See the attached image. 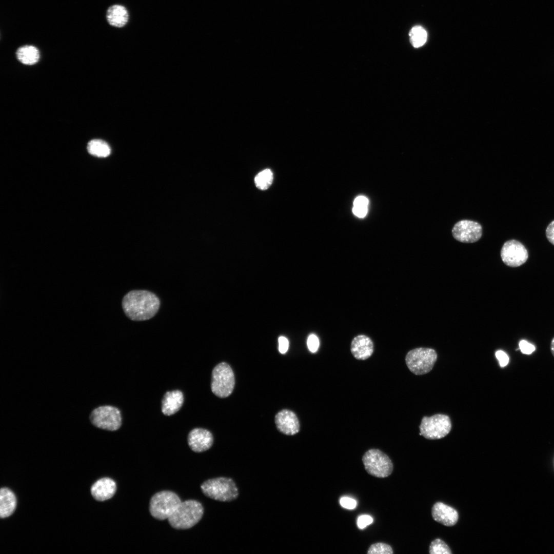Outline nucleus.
Masks as SVG:
<instances>
[{
  "mask_svg": "<svg viewBox=\"0 0 554 554\" xmlns=\"http://www.w3.org/2000/svg\"><path fill=\"white\" fill-rule=\"evenodd\" d=\"M213 443L212 433L203 428L192 429L188 436V445L195 452H201L209 449Z\"/></svg>",
  "mask_w": 554,
  "mask_h": 554,
  "instance_id": "13",
  "label": "nucleus"
},
{
  "mask_svg": "<svg viewBox=\"0 0 554 554\" xmlns=\"http://www.w3.org/2000/svg\"><path fill=\"white\" fill-rule=\"evenodd\" d=\"M550 350L553 356L554 357V337L552 338L551 342Z\"/></svg>",
  "mask_w": 554,
  "mask_h": 554,
  "instance_id": "34",
  "label": "nucleus"
},
{
  "mask_svg": "<svg viewBox=\"0 0 554 554\" xmlns=\"http://www.w3.org/2000/svg\"><path fill=\"white\" fill-rule=\"evenodd\" d=\"M409 35L410 43L415 48L423 46L427 40V32L420 26H415L412 27L409 33Z\"/></svg>",
  "mask_w": 554,
  "mask_h": 554,
  "instance_id": "22",
  "label": "nucleus"
},
{
  "mask_svg": "<svg viewBox=\"0 0 554 554\" xmlns=\"http://www.w3.org/2000/svg\"><path fill=\"white\" fill-rule=\"evenodd\" d=\"M430 554H451L448 546L442 540L437 539L431 542L429 546Z\"/></svg>",
  "mask_w": 554,
  "mask_h": 554,
  "instance_id": "25",
  "label": "nucleus"
},
{
  "mask_svg": "<svg viewBox=\"0 0 554 554\" xmlns=\"http://www.w3.org/2000/svg\"><path fill=\"white\" fill-rule=\"evenodd\" d=\"M161 305L159 298L153 292L146 290H133L126 294L122 305L126 315L134 321H142L153 318Z\"/></svg>",
  "mask_w": 554,
  "mask_h": 554,
  "instance_id": "1",
  "label": "nucleus"
},
{
  "mask_svg": "<svg viewBox=\"0 0 554 554\" xmlns=\"http://www.w3.org/2000/svg\"><path fill=\"white\" fill-rule=\"evenodd\" d=\"M106 18L110 25L120 28L127 24L128 20V13L123 6L114 5L108 8Z\"/></svg>",
  "mask_w": 554,
  "mask_h": 554,
  "instance_id": "19",
  "label": "nucleus"
},
{
  "mask_svg": "<svg viewBox=\"0 0 554 554\" xmlns=\"http://www.w3.org/2000/svg\"><path fill=\"white\" fill-rule=\"evenodd\" d=\"M307 347L311 352H315L319 347V340L314 334H311L307 339Z\"/></svg>",
  "mask_w": 554,
  "mask_h": 554,
  "instance_id": "27",
  "label": "nucleus"
},
{
  "mask_svg": "<svg viewBox=\"0 0 554 554\" xmlns=\"http://www.w3.org/2000/svg\"><path fill=\"white\" fill-rule=\"evenodd\" d=\"M181 502L174 492L169 490L162 491L151 497L149 511L155 519L164 520L171 516Z\"/></svg>",
  "mask_w": 554,
  "mask_h": 554,
  "instance_id": "4",
  "label": "nucleus"
},
{
  "mask_svg": "<svg viewBox=\"0 0 554 554\" xmlns=\"http://www.w3.org/2000/svg\"><path fill=\"white\" fill-rule=\"evenodd\" d=\"M496 356L499 362L501 367H505L508 363L509 357L503 351L500 350H498L496 352Z\"/></svg>",
  "mask_w": 554,
  "mask_h": 554,
  "instance_id": "31",
  "label": "nucleus"
},
{
  "mask_svg": "<svg viewBox=\"0 0 554 554\" xmlns=\"http://www.w3.org/2000/svg\"><path fill=\"white\" fill-rule=\"evenodd\" d=\"M373 522V519L368 515L360 516L357 520V525L360 529H363Z\"/></svg>",
  "mask_w": 554,
  "mask_h": 554,
  "instance_id": "29",
  "label": "nucleus"
},
{
  "mask_svg": "<svg viewBox=\"0 0 554 554\" xmlns=\"http://www.w3.org/2000/svg\"><path fill=\"white\" fill-rule=\"evenodd\" d=\"M235 384L233 371L230 365L222 362L213 369L211 374V389L216 396L225 398L233 392Z\"/></svg>",
  "mask_w": 554,
  "mask_h": 554,
  "instance_id": "5",
  "label": "nucleus"
},
{
  "mask_svg": "<svg viewBox=\"0 0 554 554\" xmlns=\"http://www.w3.org/2000/svg\"><path fill=\"white\" fill-rule=\"evenodd\" d=\"M275 424L278 430L288 436L298 433L300 429V422L295 413L288 409H283L275 416Z\"/></svg>",
  "mask_w": 554,
  "mask_h": 554,
  "instance_id": "12",
  "label": "nucleus"
},
{
  "mask_svg": "<svg viewBox=\"0 0 554 554\" xmlns=\"http://www.w3.org/2000/svg\"><path fill=\"white\" fill-rule=\"evenodd\" d=\"M87 150L90 154L101 157L108 156L111 152L110 147L108 144L99 139L91 140L88 143Z\"/></svg>",
  "mask_w": 554,
  "mask_h": 554,
  "instance_id": "21",
  "label": "nucleus"
},
{
  "mask_svg": "<svg viewBox=\"0 0 554 554\" xmlns=\"http://www.w3.org/2000/svg\"><path fill=\"white\" fill-rule=\"evenodd\" d=\"M183 402V394L180 390L167 391L162 401V411L166 416L173 414L180 410Z\"/></svg>",
  "mask_w": 554,
  "mask_h": 554,
  "instance_id": "17",
  "label": "nucleus"
},
{
  "mask_svg": "<svg viewBox=\"0 0 554 554\" xmlns=\"http://www.w3.org/2000/svg\"><path fill=\"white\" fill-rule=\"evenodd\" d=\"M91 424L99 429L115 431L122 425L120 410L111 405H103L94 408L89 417Z\"/></svg>",
  "mask_w": 554,
  "mask_h": 554,
  "instance_id": "8",
  "label": "nucleus"
},
{
  "mask_svg": "<svg viewBox=\"0 0 554 554\" xmlns=\"http://www.w3.org/2000/svg\"><path fill=\"white\" fill-rule=\"evenodd\" d=\"M545 233L548 241L554 245V220L548 225Z\"/></svg>",
  "mask_w": 554,
  "mask_h": 554,
  "instance_id": "33",
  "label": "nucleus"
},
{
  "mask_svg": "<svg viewBox=\"0 0 554 554\" xmlns=\"http://www.w3.org/2000/svg\"><path fill=\"white\" fill-rule=\"evenodd\" d=\"M350 351L357 360H365L370 358L374 351V345L371 339L365 335L354 337L351 343Z\"/></svg>",
  "mask_w": 554,
  "mask_h": 554,
  "instance_id": "15",
  "label": "nucleus"
},
{
  "mask_svg": "<svg viewBox=\"0 0 554 554\" xmlns=\"http://www.w3.org/2000/svg\"><path fill=\"white\" fill-rule=\"evenodd\" d=\"M452 234L453 238L459 242L474 243L482 236V227L477 222L463 220L459 221L454 225Z\"/></svg>",
  "mask_w": 554,
  "mask_h": 554,
  "instance_id": "11",
  "label": "nucleus"
},
{
  "mask_svg": "<svg viewBox=\"0 0 554 554\" xmlns=\"http://www.w3.org/2000/svg\"><path fill=\"white\" fill-rule=\"evenodd\" d=\"M279 351L282 354L285 353L288 349L289 342L288 339L283 336L280 337L278 339Z\"/></svg>",
  "mask_w": 554,
  "mask_h": 554,
  "instance_id": "32",
  "label": "nucleus"
},
{
  "mask_svg": "<svg viewBox=\"0 0 554 554\" xmlns=\"http://www.w3.org/2000/svg\"><path fill=\"white\" fill-rule=\"evenodd\" d=\"M368 200L364 196H359L353 201L352 212L360 218L365 217L367 213Z\"/></svg>",
  "mask_w": 554,
  "mask_h": 554,
  "instance_id": "24",
  "label": "nucleus"
},
{
  "mask_svg": "<svg viewBox=\"0 0 554 554\" xmlns=\"http://www.w3.org/2000/svg\"><path fill=\"white\" fill-rule=\"evenodd\" d=\"M340 502L343 507L349 509H354L357 506L356 501L350 498L342 497Z\"/></svg>",
  "mask_w": 554,
  "mask_h": 554,
  "instance_id": "30",
  "label": "nucleus"
},
{
  "mask_svg": "<svg viewBox=\"0 0 554 554\" xmlns=\"http://www.w3.org/2000/svg\"><path fill=\"white\" fill-rule=\"evenodd\" d=\"M273 179V175L271 170L269 169H265L255 176L254 183L258 189L265 190L271 185Z\"/></svg>",
  "mask_w": 554,
  "mask_h": 554,
  "instance_id": "23",
  "label": "nucleus"
},
{
  "mask_svg": "<svg viewBox=\"0 0 554 554\" xmlns=\"http://www.w3.org/2000/svg\"><path fill=\"white\" fill-rule=\"evenodd\" d=\"M420 435L427 439L436 440L444 438L451 429L449 417L445 414H436L424 417L419 426Z\"/></svg>",
  "mask_w": 554,
  "mask_h": 554,
  "instance_id": "9",
  "label": "nucleus"
},
{
  "mask_svg": "<svg viewBox=\"0 0 554 554\" xmlns=\"http://www.w3.org/2000/svg\"><path fill=\"white\" fill-rule=\"evenodd\" d=\"M393 553L391 547L384 543H376L372 544L369 548L368 554H392Z\"/></svg>",
  "mask_w": 554,
  "mask_h": 554,
  "instance_id": "26",
  "label": "nucleus"
},
{
  "mask_svg": "<svg viewBox=\"0 0 554 554\" xmlns=\"http://www.w3.org/2000/svg\"><path fill=\"white\" fill-rule=\"evenodd\" d=\"M16 57L18 60L23 64L32 65L38 61L39 52L34 46L25 45L17 49Z\"/></svg>",
  "mask_w": 554,
  "mask_h": 554,
  "instance_id": "20",
  "label": "nucleus"
},
{
  "mask_svg": "<svg viewBox=\"0 0 554 554\" xmlns=\"http://www.w3.org/2000/svg\"><path fill=\"white\" fill-rule=\"evenodd\" d=\"M16 506V499L14 493L7 488L0 491V517L5 518L10 516Z\"/></svg>",
  "mask_w": 554,
  "mask_h": 554,
  "instance_id": "18",
  "label": "nucleus"
},
{
  "mask_svg": "<svg viewBox=\"0 0 554 554\" xmlns=\"http://www.w3.org/2000/svg\"><path fill=\"white\" fill-rule=\"evenodd\" d=\"M207 497L222 502H230L237 498L239 493L235 483L229 478L219 477L208 480L201 486Z\"/></svg>",
  "mask_w": 554,
  "mask_h": 554,
  "instance_id": "3",
  "label": "nucleus"
},
{
  "mask_svg": "<svg viewBox=\"0 0 554 554\" xmlns=\"http://www.w3.org/2000/svg\"><path fill=\"white\" fill-rule=\"evenodd\" d=\"M116 490L115 482L109 478H103L98 480L91 488L92 496L98 501L110 499L114 495Z\"/></svg>",
  "mask_w": 554,
  "mask_h": 554,
  "instance_id": "16",
  "label": "nucleus"
},
{
  "mask_svg": "<svg viewBox=\"0 0 554 554\" xmlns=\"http://www.w3.org/2000/svg\"><path fill=\"white\" fill-rule=\"evenodd\" d=\"M501 257L505 265L516 267L526 262L528 253L522 243L516 240H510L503 245L501 250Z\"/></svg>",
  "mask_w": 554,
  "mask_h": 554,
  "instance_id": "10",
  "label": "nucleus"
},
{
  "mask_svg": "<svg viewBox=\"0 0 554 554\" xmlns=\"http://www.w3.org/2000/svg\"><path fill=\"white\" fill-rule=\"evenodd\" d=\"M436 351L429 348H417L410 350L405 357L409 370L416 375L426 374L431 370L437 361Z\"/></svg>",
  "mask_w": 554,
  "mask_h": 554,
  "instance_id": "6",
  "label": "nucleus"
},
{
  "mask_svg": "<svg viewBox=\"0 0 554 554\" xmlns=\"http://www.w3.org/2000/svg\"><path fill=\"white\" fill-rule=\"evenodd\" d=\"M519 345L520 350L524 354H530L535 350L534 345L526 340H521L519 342Z\"/></svg>",
  "mask_w": 554,
  "mask_h": 554,
  "instance_id": "28",
  "label": "nucleus"
},
{
  "mask_svg": "<svg viewBox=\"0 0 554 554\" xmlns=\"http://www.w3.org/2000/svg\"><path fill=\"white\" fill-rule=\"evenodd\" d=\"M204 513L202 505L196 500L181 502L168 519L169 524L177 529H189L196 524Z\"/></svg>",
  "mask_w": 554,
  "mask_h": 554,
  "instance_id": "2",
  "label": "nucleus"
},
{
  "mask_svg": "<svg viewBox=\"0 0 554 554\" xmlns=\"http://www.w3.org/2000/svg\"><path fill=\"white\" fill-rule=\"evenodd\" d=\"M362 461L366 471L370 475L380 478L390 476L393 469L389 457L378 449H370L363 455Z\"/></svg>",
  "mask_w": 554,
  "mask_h": 554,
  "instance_id": "7",
  "label": "nucleus"
},
{
  "mask_svg": "<svg viewBox=\"0 0 554 554\" xmlns=\"http://www.w3.org/2000/svg\"><path fill=\"white\" fill-rule=\"evenodd\" d=\"M433 519L446 526L454 525L459 518L457 511L453 508L442 503H435L431 510Z\"/></svg>",
  "mask_w": 554,
  "mask_h": 554,
  "instance_id": "14",
  "label": "nucleus"
}]
</instances>
